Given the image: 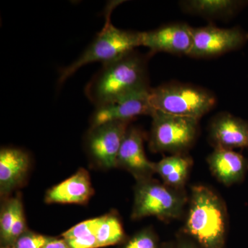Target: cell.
Returning a JSON list of instances; mask_svg holds the SVG:
<instances>
[{"instance_id":"6da1fadb","label":"cell","mask_w":248,"mask_h":248,"mask_svg":"<svg viewBox=\"0 0 248 248\" xmlns=\"http://www.w3.org/2000/svg\"><path fill=\"white\" fill-rule=\"evenodd\" d=\"M150 89L147 59L133 50L103 63L85 87V94L96 107Z\"/></svg>"},{"instance_id":"7a4b0ae2","label":"cell","mask_w":248,"mask_h":248,"mask_svg":"<svg viewBox=\"0 0 248 248\" xmlns=\"http://www.w3.org/2000/svg\"><path fill=\"white\" fill-rule=\"evenodd\" d=\"M226 226V210L219 197L205 186L192 187L186 232L204 248H222Z\"/></svg>"},{"instance_id":"3957f363","label":"cell","mask_w":248,"mask_h":248,"mask_svg":"<svg viewBox=\"0 0 248 248\" xmlns=\"http://www.w3.org/2000/svg\"><path fill=\"white\" fill-rule=\"evenodd\" d=\"M113 9L114 5L108 9L105 25L91 45L76 61L60 71L59 84H63L85 65L97 62L107 63L142 46V32L123 30L111 24L110 16Z\"/></svg>"},{"instance_id":"277c9868","label":"cell","mask_w":248,"mask_h":248,"mask_svg":"<svg viewBox=\"0 0 248 248\" xmlns=\"http://www.w3.org/2000/svg\"><path fill=\"white\" fill-rule=\"evenodd\" d=\"M149 102L154 110L199 121L215 107L216 98L203 88L170 83L151 89Z\"/></svg>"},{"instance_id":"5b68a950","label":"cell","mask_w":248,"mask_h":248,"mask_svg":"<svg viewBox=\"0 0 248 248\" xmlns=\"http://www.w3.org/2000/svg\"><path fill=\"white\" fill-rule=\"evenodd\" d=\"M178 190L151 179L138 181L132 218L154 216L165 221L179 218L186 200Z\"/></svg>"},{"instance_id":"8992f818","label":"cell","mask_w":248,"mask_h":248,"mask_svg":"<svg viewBox=\"0 0 248 248\" xmlns=\"http://www.w3.org/2000/svg\"><path fill=\"white\" fill-rule=\"evenodd\" d=\"M150 135V149L155 153L182 154L193 144L199 121L155 110Z\"/></svg>"},{"instance_id":"52a82bcc","label":"cell","mask_w":248,"mask_h":248,"mask_svg":"<svg viewBox=\"0 0 248 248\" xmlns=\"http://www.w3.org/2000/svg\"><path fill=\"white\" fill-rule=\"evenodd\" d=\"M193 43L188 56L210 58L238 50L248 41V32L239 27L221 29L213 25L192 28Z\"/></svg>"},{"instance_id":"ba28073f","label":"cell","mask_w":248,"mask_h":248,"mask_svg":"<svg viewBox=\"0 0 248 248\" xmlns=\"http://www.w3.org/2000/svg\"><path fill=\"white\" fill-rule=\"evenodd\" d=\"M130 122H114L91 128L87 149L98 164L106 169L117 166V156Z\"/></svg>"},{"instance_id":"9c48e42d","label":"cell","mask_w":248,"mask_h":248,"mask_svg":"<svg viewBox=\"0 0 248 248\" xmlns=\"http://www.w3.org/2000/svg\"><path fill=\"white\" fill-rule=\"evenodd\" d=\"M144 90L95 107L91 119V127L114 122H130L138 116L153 115L149 102L150 91Z\"/></svg>"},{"instance_id":"30bf717a","label":"cell","mask_w":248,"mask_h":248,"mask_svg":"<svg viewBox=\"0 0 248 248\" xmlns=\"http://www.w3.org/2000/svg\"><path fill=\"white\" fill-rule=\"evenodd\" d=\"M193 43L192 28L178 23L169 24L156 30L142 32V46L151 53H164L188 56Z\"/></svg>"},{"instance_id":"8fae6325","label":"cell","mask_w":248,"mask_h":248,"mask_svg":"<svg viewBox=\"0 0 248 248\" xmlns=\"http://www.w3.org/2000/svg\"><path fill=\"white\" fill-rule=\"evenodd\" d=\"M143 138L140 129L128 128L117 156V166L126 169L138 181L150 179L156 172L155 163L151 162L145 154Z\"/></svg>"},{"instance_id":"7c38bea8","label":"cell","mask_w":248,"mask_h":248,"mask_svg":"<svg viewBox=\"0 0 248 248\" xmlns=\"http://www.w3.org/2000/svg\"><path fill=\"white\" fill-rule=\"evenodd\" d=\"M210 137L215 148H248V121L223 112L210 124Z\"/></svg>"},{"instance_id":"4fadbf2b","label":"cell","mask_w":248,"mask_h":248,"mask_svg":"<svg viewBox=\"0 0 248 248\" xmlns=\"http://www.w3.org/2000/svg\"><path fill=\"white\" fill-rule=\"evenodd\" d=\"M30 166V157L19 148H3L0 151V192L7 195L22 184Z\"/></svg>"},{"instance_id":"5bb4252c","label":"cell","mask_w":248,"mask_h":248,"mask_svg":"<svg viewBox=\"0 0 248 248\" xmlns=\"http://www.w3.org/2000/svg\"><path fill=\"white\" fill-rule=\"evenodd\" d=\"M208 163L213 175L226 186L241 182L248 171V160L233 150L215 148Z\"/></svg>"},{"instance_id":"9a60e30c","label":"cell","mask_w":248,"mask_h":248,"mask_svg":"<svg viewBox=\"0 0 248 248\" xmlns=\"http://www.w3.org/2000/svg\"><path fill=\"white\" fill-rule=\"evenodd\" d=\"M94 193L89 172L81 169L47 192L45 201L48 203L84 204Z\"/></svg>"},{"instance_id":"2e32d148","label":"cell","mask_w":248,"mask_h":248,"mask_svg":"<svg viewBox=\"0 0 248 248\" xmlns=\"http://www.w3.org/2000/svg\"><path fill=\"white\" fill-rule=\"evenodd\" d=\"M183 11L209 19H228L248 5L246 0H186L179 2Z\"/></svg>"},{"instance_id":"e0dca14e","label":"cell","mask_w":248,"mask_h":248,"mask_svg":"<svg viewBox=\"0 0 248 248\" xmlns=\"http://www.w3.org/2000/svg\"><path fill=\"white\" fill-rule=\"evenodd\" d=\"M192 164L189 156L176 154L155 163V169L166 185L180 189L185 184Z\"/></svg>"},{"instance_id":"ac0fdd59","label":"cell","mask_w":248,"mask_h":248,"mask_svg":"<svg viewBox=\"0 0 248 248\" xmlns=\"http://www.w3.org/2000/svg\"><path fill=\"white\" fill-rule=\"evenodd\" d=\"M95 235L99 248L112 246L124 239L123 227L117 217L109 214L99 217Z\"/></svg>"},{"instance_id":"d6986e66","label":"cell","mask_w":248,"mask_h":248,"mask_svg":"<svg viewBox=\"0 0 248 248\" xmlns=\"http://www.w3.org/2000/svg\"><path fill=\"white\" fill-rule=\"evenodd\" d=\"M19 197L8 200L1 208V217H0V235L1 243L4 246L7 245L10 232L16 216L17 205Z\"/></svg>"},{"instance_id":"ffe728a7","label":"cell","mask_w":248,"mask_h":248,"mask_svg":"<svg viewBox=\"0 0 248 248\" xmlns=\"http://www.w3.org/2000/svg\"><path fill=\"white\" fill-rule=\"evenodd\" d=\"M53 238L26 231L13 245L15 248H43Z\"/></svg>"},{"instance_id":"44dd1931","label":"cell","mask_w":248,"mask_h":248,"mask_svg":"<svg viewBox=\"0 0 248 248\" xmlns=\"http://www.w3.org/2000/svg\"><path fill=\"white\" fill-rule=\"evenodd\" d=\"M98 221H99V217L81 222L63 233L62 236L63 239L68 240L76 239V238L91 234H95Z\"/></svg>"},{"instance_id":"7402d4cb","label":"cell","mask_w":248,"mask_h":248,"mask_svg":"<svg viewBox=\"0 0 248 248\" xmlns=\"http://www.w3.org/2000/svg\"><path fill=\"white\" fill-rule=\"evenodd\" d=\"M26 231H27V229H26L25 217H24V210H23L22 201L19 197L17 205L16 218H15L14 224H13L12 228L10 232L9 237L6 246H13L16 240Z\"/></svg>"},{"instance_id":"603a6c76","label":"cell","mask_w":248,"mask_h":248,"mask_svg":"<svg viewBox=\"0 0 248 248\" xmlns=\"http://www.w3.org/2000/svg\"><path fill=\"white\" fill-rule=\"evenodd\" d=\"M125 248H156V241L150 232H142L130 240Z\"/></svg>"},{"instance_id":"cb8c5ba5","label":"cell","mask_w":248,"mask_h":248,"mask_svg":"<svg viewBox=\"0 0 248 248\" xmlns=\"http://www.w3.org/2000/svg\"><path fill=\"white\" fill-rule=\"evenodd\" d=\"M65 241H66L70 248H99L95 234H91L76 238V239L65 240Z\"/></svg>"},{"instance_id":"d4e9b609","label":"cell","mask_w":248,"mask_h":248,"mask_svg":"<svg viewBox=\"0 0 248 248\" xmlns=\"http://www.w3.org/2000/svg\"><path fill=\"white\" fill-rule=\"evenodd\" d=\"M43 248H70L64 239H52Z\"/></svg>"},{"instance_id":"484cf974","label":"cell","mask_w":248,"mask_h":248,"mask_svg":"<svg viewBox=\"0 0 248 248\" xmlns=\"http://www.w3.org/2000/svg\"><path fill=\"white\" fill-rule=\"evenodd\" d=\"M1 248H15L13 246H4Z\"/></svg>"},{"instance_id":"4316f807","label":"cell","mask_w":248,"mask_h":248,"mask_svg":"<svg viewBox=\"0 0 248 248\" xmlns=\"http://www.w3.org/2000/svg\"><path fill=\"white\" fill-rule=\"evenodd\" d=\"M182 248H192L191 247H188V246H185V247Z\"/></svg>"}]
</instances>
